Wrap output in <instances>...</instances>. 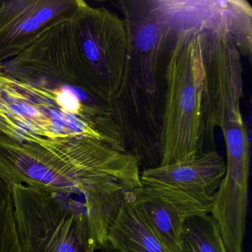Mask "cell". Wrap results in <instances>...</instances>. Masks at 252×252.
Here are the masks:
<instances>
[{"mask_svg":"<svg viewBox=\"0 0 252 252\" xmlns=\"http://www.w3.org/2000/svg\"><path fill=\"white\" fill-rule=\"evenodd\" d=\"M138 159L104 141L76 136L28 141L0 133V178L58 195L81 193L96 250L108 245L107 231L125 194L142 187Z\"/></svg>","mask_w":252,"mask_h":252,"instance_id":"cell-1","label":"cell"},{"mask_svg":"<svg viewBox=\"0 0 252 252\" xmlns=\"http://www.w3.org/2000/svg\"><path fill=\"white\" fill-rule=\"evenodd\" d=\"M2 67L19 82L48 89L74 88L110 105L129 77L125 22L104 7L73 0Z\"/></svg>","mask_w":252,"mask_h":252,"instance_id":"cell-2","label":"cell"},{"mask_svg":"<svg viewBox=\"0 0 252 252\" xmlns=\"http://www.w3.org/2000/svg\"><path fill=\"white\" fill-rule=\"evenodd\" d=\"M203 77L200 32H179L172 43L165 74L160 166L187 161L210 152L203 120Z\"/></svg>","mask_w":252,"mask_h":252,"instance_id":"cell-3","label":"cell"},{"mask_svg":"<svg viewBox=\"0 0 252 252\" xmlns=\"http://www.w3.org/2000/svg\"><path fill=\"white\" fill-rule=\"evenodd\" d=\"M22 252H95L85 208L62 195L11 186Z\"/></svg>","mask_w":252,"mask_h":252,"instance_id":"cell-4","label":"cell"},{"mask_svg":"<svg viewBox=\"0 0 252 252\" xmlns=\"http://www.w3.org/2000/svg\"><path fill=\"white\" fill-rule=\"evenodd\" d=\"M203 55V120L210 141L214 129L242 117V54L226 33L199 32Z\"/></svg>","mask_w":252,"mask_h":252,"instance_id":"cell-5","label":"cell"},{"mask_svg":"<svg viewBox=\"0 0 252 252\" xmlns=\"http://www.w3.org/2000/svg\"><path fill=\"white\" fill-rule=\"evenodd\" d=\"M226 147L225 173L211 215L216 220L228 252H243L250 174V143L243 117L221 128Z\"/></svg>","mask_w":252,"mask_h":252,"instance_id":"cell-6","label":"cell"},{"mask_svg":"<svg viewBox=\"0 0 252 252\" xmlns=\"http://www.w3.org/2000/svg\"><path fill=\"white\" fill-rule=\"evenodd\" d=\"M155 14L177 34L185 31L226 33L242 56L252 52V8L245 0H147Z\"/></svg>","mask_w":252,"mask_h":252,"instance_id":"cell-7","label":"cell"},{"mask_svg":"<svg viewBox=\"0 0 252 252\" xmlns=\"http://www.w3.org/2000/svg\"><path fill=\"white\" fill-rule=\"evenodd\" d=\"M225 169V162L215 150L187 161L144 169L140 179L146 189L202 213L211 214Z\"/></svg>","mask_w":252,"mask_h":252,"instance_id":"cell-8","label":"cell"},{"mask_svg":"<svg viewBox=\"0 0 252 252\" xmlns=\"http://www.w3.org/2000/svg\"><path fill=\"white\" fill-rule=\"evenodd\" d=\"M129 51V75L148 95L157 90L159 60L175 39L170 28L160 20L145 1H122Z\"/></svg>","mask_w":252,"mask_h":252,"instance_id":"cell-9","label":"cell"},{"mask_svg":"<svg viewBox=\"0 0 252 252\" xmlns=\"http://www.w3.org/2000/svg\"><path fill=\"white\" fill-rule=\"evenodd\" d=\"M73 0H0V64L21 54Z\"/></svg>","mask_w":252,"mask_h":252,"instance_id":"cell-10","label":"cell"},{"mask_svg":"<svg viewBox=\"0 0 252 252\" xmlns=\"http://www.w3.org/2000/svg\"><path fill=\"white\" fill-rule=\"evenodd\" d=\"M108 244L119 252H170L150 226L132 191L125 194L107 231Z\"/></svg>","mask_w":252,"mask_h":252,"instance_id":"cell-11","label":"cell"},{"mask_svg":"<svg viewBox=\"0 0 252 252\" xmlns=\"http://www.w3.org/2000/svg\"><path fill=\"white\" fill-rule=\"evenodd\" d=\"M132 192L138 207L163 245L170 252H181L184 221L201 214L142 187L132 190Z\"/></svg>","mask_w":252,"mask_h":252,"instance_id":"cell-12","label":"cell"},{"mask_svg":"<svg viewBox=\"0 0 252 252\" xmlns=\"http://www.w3.org/2000/svg\"><path fill=\"white\" fill-rule=\"evenodd\" d=\"M181 252H228L211 214L190 217L184 221Z\"/></svg>","mask_w":252,"mask_h":252,"instance_id":"cell-13","label":"cell"},{"mask_svg":"<svg viewBox=\"0 0 252 252\" xmlns=\"http://www.w3.org/2000/svg\"><path fill=\"white\" fill-rule=\"evenodd\" d=\"M0 252H22L11 188L0 178Z\"/></svg>","mask_w":252,"mask_h":252,"instance_id":"cell-14","label":"cell"},{"mask_svg":"<svg viewBox=\"0 0 252 252\" xmlns=\"http://www.w3.org/2000/svg\"><path fill=\"white\" fill-rule=\"evenodd\" d=\"M6 79L7 74L0 64V133L14 139L24 141V135L14 123L11 113L4 102L3 87Z\"/></svg>","mask_w":252,"mask_h":252,"instance_id":"cell-15","label":"cell"},{"mask_svg":"<svg viewBox=\"0 0 252 252\" xmlns=\"http://www.w3.org/2000/svg\"><path fill=\"white\" fill-rule=\"evenodd\" d=\"M101 252H119V251L115 249L114 248L112 247L110 245H107L105 247L103 248L102 249H101Z\"/></svg>","mask_w":252,"mask_h":252,"instance_id":"cell-16","label":"cell"}]
</instances>
